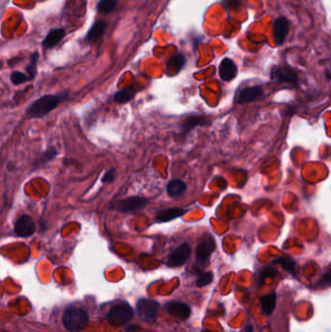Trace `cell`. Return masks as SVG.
Wrapping results in <instances>:
<instances>
[{
	"instance_id": "cell-7",
	"label": "cell",
	"mask_w": 331,
	"mask_h": 332,
	"mask_svg": "<svg viewBox=\"0 0 331 332\" xmlns=\"http://www.w3.org/2000/svg\"><path fill=\"white\" fill-rule=\"evenodd\" d=\"M271 79L276 83H287L292 85H296L298 83L296 72L287 65L273 67L271 70Z\"/></svg>"
},
{
	"instance_id": "cell-21",
	"label": "cell",
	"mask_w": 331,
	"mask_h": 332,
	"mask_svg": "<svg viewBox=\"0 0 331 332\" xmlns=\"http://www.w3.org/2000/svg\"><path fill=\"white\" fill-rule=\"evenodd\" d=\"M277 296L275 292H272L271 294L264 295L260 299V305L261 310L265 315H271L276 306Z\"/></svg>"
},
{
	"instance_id": "cell-28",
	"label": "cell",
	"mask_w": 331,
	"mask_h": 332,
	"mask_svg": "<svg viewBox=\"0 0 331 332\" xmlns=\"http://www.w3.org/2000/svg\"><path fill=\"white\" fill-rule=\"evenodd\" d=\"M331 285V271H328L326 273H324L320 281L316 284V288H325L327 286Z\"/></svg>"
},
{
	"instance_id": "cell-16",
	"label": "cell",
	"mask_w": 331,
	"mask_h": 332,
	"mask_svg": "<svg viewBox=\"0 0 331 332\" xmlns=\"http://www.w3.org/2000/svg\"><path fill=\"white\" fill-rule=\"evenodd\" d=\"M208 124V119L204 116H191L187 118L181 125L182 135H186L187 133L195 128L196 126H204Z\"/></svg>"
},
{
	"instance_id": "cell-18",
	"label": "cell",
	"mask_w": 331,
	"mask_h": 332,
	"mask_svg": "<svg viewBox=\"0 0 331 332\" xmlns=\"http://www.w3.org/2000/svg\"><path fill=\"white\" fill-rule=\"evenodd\" d=\"M186 189H187V184L179 179L171 180L166 187V191L170 197H176L183 194L186 191Z\"/></svg>"
},
{
	"instance_id": "cell-8",
	"label": "cell",
	"mask_w": 331,
	"mask_h": 332,
	"mask_svg": "<svg viewBox=\"0 0 331 332\" xmlns=\"http://www.w3.org/2000/svg\"><path fill=\"white\" fill-rule=\"evenodd\" d=\"M14 231L19 237L27 238L32 236L36 231V224L34 219L28 215H22L15 222Z\"/></svg>"
},
{
	"instance_id": "cell-30",
	"label": "cell",
	"mask_w": 331,
	"mask_h": 332,
	"mask_svg": "<svg viewBox=\"0 0 331 332\" xmlns=\"http://www.w3.org/2000/svg\"><path fill=\"white\" fill-rule=\"evenodd\" d=\"M275 275V270L272 269L271 267H267L262 270L261 272V278L264 279L265 277H273Z\"/></svg>"
},
{
	"instance_id": "cell-13",
	"label": "cell",
	"mask_w": 331,
	"mask_h": 332,
	"mask_svg": "<svg viewBox=\"0 0 331 332\" xmlns=\"http://www.w3.org/2000/svg\"><path fill=\"white\" fill-rule=\"evenodd\" d=\"M237 71H238L237 67L232 59L225 57L221 60L220 68H219V73H220V77L223 81L229 82L233 80L237 75Z\"/></svg>"
},
{
	"instance_id": "cell-29",
	"label": "cell",
	"mask_w": 331,
	"mask_h": 332,
	"mask_svg": "<svg viewBox=\"0 0 331 332\" xmlns=\"http://www.w3.org/2000/svg\"><path fill=\"white\" fill-rule=\"evenodd\" d=\"M115 178H116L115 168H112L104 174V176L102 177V182L103 183H112L115 180Z\"/></svg>"
},
{
	"instance_id": "cell-20",
	"label": "cell",
	"mask_w": 331,
	"mask_h": 332,
	"mask_svg": "<svg viewBox=\"0 0 331 332\" xmlns=\"http://www.w3.org/2000/svg\"><path fill=\"white\" fill-rule=\"evenodd\" d=\"M136 92H137V89H135L134 85H130L124 89L117 91L114 94V101H116L117 103H120V104L127 103L135 96Z\"/></svg>"
},
{
	"instance_id": "cell-27",
	"label": "cell",
	"mask_w": 331,
	"mask_h": 332,
	"mask_svg": "<svg viewBox=\"0 0 331 332\" xmlns=\"http://www.w3.org/2000/svg\"><path fill=\"white\" fill-rule=\"evenodd\" d=\"M56 155H57V151H56V149H55V147H52V148L48 149V150L45 152L44 155L40 157V159H39L38 161H39L40 163H43V164H45L46 162H49L50 160L54 159L55 156H56Z\"/></svg>"
},
{
	"instance_id": "cell-26",
	"label": "cell",
	"mask_w": 331,
	"mask_h": 332,
	"mask_svg": "<svg viewBox=\"0 0 331 332\" xmlns=\"http://www.w3.org/2000/svg\"><path fill=\"white\" fill-rule=\"evenodd\" d=\"M213 279H214V277H213L212 272H202L197 278L196 285L199 288L208 286L213 282Z\"/></svg>"
},
{
	"instance_id": "cell-15",
	"label": "cell",
	"mask_w": 331,
	"mask_h": 332,
	"mask_svg": "<svg viewBox=\"0 0 331 332\" xmlns=\"http://www.w3.org/2000/svg\"><path fill=\"white\" fill-rule=\"evenodd\" d=\"M107 27V23L103 21H97L93 23V25L88 30V34L86 36V40L89 44L96 43L103 37Z\"/></svg>"
},
{
	"instance_id": "cell-9",
	"label": "cell",
	"mask_w": 331,
	"mask_h": 332,
	"mask_svg": "<svg viewBox=\"0 0 331 332\" xmlns=\"http://www.w3.org/2000/svg\"><path fill=\"white\" fill-rule=\"evenodd\" d=\"M190 253H191V248L189 244L183 243L170 254L168 257L167 264L170 267L184 265L188 260Z\"/></svg>"
},
{
	"instance_id": "cell-11",
	"label": "cell",
	"mask_w": 331,
	"mask_h": 332,
	"mask_svg": "<svg viewBox=\"0 0 331 332\" xmlns=\"http://www.w3.org/2000/svg\"><path fill=\"white\" fill-rule=\"evenodd\" d=\"M289 31V22L285 17H279L273 23V34L276 46H282L285 43Z\"/></svg>"
},
{
	"instance_id": "cell-25",
	"label": "cell",
	"mask_w": 331,
	"mask_h": 332,
	"mask_svg": "<svg viewBox=\"0 0 331 332\" xmlns=\"http://www.w3.org/2000/svg\"><path fill=\"white\" fill-rule=\"evenodd\" d=\"M10 80H11L12 83L16 86H19V85H22L23 83L27 82V81H30V79L28 77V75L22 73L21 71H14L10 76Z\"/></svg>"
},
{
	"instance_id": "cell-19",
	"label": "cell",
	"mask_w": 331,
	"mask_h": 332,
	"mask_svg": "<svg viewBox=\"0 0 331 332\" xmlns=\"http://www.w3.org/2000/svg\"><path fill=\"white\" fill-rule=\"evenodd\" d=\"M186 64V57L183 54H176L172 55L167 62V70L171 72L172 75L179 73Z\"/></svg>"
},
{
	"instance_id": "cell-12",
	"label": "cell",
	"mask_w": 331,
	"mask_h": 332,
	"mask_svg": "<svg viewBox=\"0 0 331 332\" xmlns=\"http://www.w3.org/2000/svg\"><path fill=\"white\" fill-rule=\"evenodd\" d=\"M165 308L169 314L181 320H187L191 312L189 306L187 304L182 302H175V301L167 303Z\"/></svg>"
},
{
	"instance_id": "cell-31",
	"label": "cell",
	"mask_w": 331,
	"mask_h": 332,
	"mask_svg": "<svg viewBox=\"0 0 331 332\" xmlns=\"http://www.w3.org/2000/svg\"><path fill=\"white\" fill-rule=\"evenodd\" d=\"M254 331V329H253V327L251 326V325H248L246 328H245V332H253Z\"/></svg>"
},
{
	"instance_id": "cell-6",
	"label": "cell",
	"mask_w": 331,
	"mask_h": 332,
	"mask_svg": "<svg viewBox=\"0 0 331 332\" xmlns=\"http://www.w3.org/2000/svg\"><path fill=\"white\" fill-rule=\"evenodd\" d=\"M148 204V200L140 196H129L125 200L118 201L114 208L120 213H130V212H136V211L143 209Z\"/></svg>"
},
{
	"instance_id": "cell-32",
	"label": "cell",
	"mask_w": 331,
	"mask_h": 332,
	"mask_svg": "<svg viewBox=\"0 0 331 332\" xmlns=\"http://www.w3.org/2000/svg\"><path fill=\"white\" fill-rule=\"evenodd\" d=\"M203 332H213V331H210V330H204Z\"/></svg>"
},
{
	"instance_id": "cell-4",
	"label": "cell",
	"mask_w": 331,
	"mask_h": 332,
	"mask_svg": "<svg viewBox=\"0 0 331 332\" xmlns=\"http://www.w3.org/2000/svg\"><path fill=\"white\" fill-rule=\"evenodd\" d=\"M216 250V240L210 233L204 234L196 248L195 259L199 265H206L209 261L210 256Z\"/></svg>"
},
{
	"instance_id": "cell-5",
	"label": "cell",
	"mask_w": 331,
	"mask_h": 332,
	"mask_svg": "<svg viewBox=\"0 0 331 332\" xmlns=\"http://www.w3.org/2000/svg\"><path fill=\"white\" fill-rule=\"evenodd\" d=\"M158 303L152 299H139L136 305L138 316L146 321H154L158 311Z\"/></svg>"
},
{
	"instance_id": "cell-3",
	"label": "cell",
	"mask_w": 331,
	"mask_h": 332,
	"mask_svg": "<svg viewBox=\"0 0 331 332\" xmlns=\"http://www.w3.org/2000/svg\"><path fill=\"white\" fill-rule=\"evenodd\" d=\"M133 308L126 302H119L111 308L106 315V320L113 326H122L133 318Z\"/></svg>"
},
{
	"instance_id": "cell-22",
	"label": "cell",
	"mask_w": 331,
	"mask_h": 332,
	"mask_svg": "<svg viewBox=\"0 0 331 332\" xmlns=\"http://www.w3.org/2000/svg\"><path fill=\"white\" fill-rule=\"evenodd\" d=\"M117 0H100L97 3V11L102 14H110L116 9Z\"/></svg>"
},
{
	"instance_id": "cell-23",
	"label": "cell",
	"mask_w": 331,
	"mask_h": 332,
	"mask_svg": "<svg viewBox=\"0 0 331 332\" xmlns=\"http://www.w3.org/2000/svg\"><path fill=\"white\" fill-rule=\"evenodd\" d=\"M39 59V54L37 52H34L30 55V62L26 67V72L28 74V77L30 81H32L34 78L36 77L37 74V61Z\"/></svg>"
},
{
	"instance_id": "cell-17",
	"label": "cell",
	"mask_w": 331,
	"mask_h": 332,
	"mask_svg": "<svg viewBox=\"0 0 331 332\" xmlns=\"http://www.w3.org/2000/svg\"><path fill=\"white\" fill-rule=\"evenodd\" d=\"M64 36H65L64 28L52 29L45 37L44 41L42 42V46L47 49H52L58 44L63 39Z\"/></svg>"
},
{
	"instance_id": "cell-1",
	"label": "cell",
	"mask_w": 331,
	"mask_h": 332,
	"mask_svg": "<svg viewBox=\"0 0 331 332\" xmlns=\"http://www.w3.org/2000/svg\"><path fill=\"white\" fill-rule=\"evenodd\" d=\"M69 96L68 91L60 92L58 94H47L35 100L27 108L26 114L31 118H42L45 115L55 109L61 101L67 99Z\"/></svg>"
},
{
	"instance_id": "cell-10",
	"label": "cell",
	"mask_w": 331,
	"mask_h": 332,
	"mask_svg": "<svg viewBox=\"0 0 331 332\" xmlns=\"http://www.w3.org/2000/svg\"><path fill=\"white\" fill-rule=\"evenodd\" d=\"M262 94H263V89L260 86L247 87V88L240 89L236 93L235 102L237 104H246V103L258 99L260 96H262Z\"/></svg>"
},
{
	"instance_id": "cell-24",
	"label": "cell",
	"mask_w": 331,
	"mask_h": 332,
	"mask_svg": "<svg viewBox=\"0 0 331 332\" xmlns=\"http://www.w3.org/2000/svg\"><path fill=\"white\" fill-rule=\"evenodd\" d=\"M276 262L280 263L281 265L283 266V268L285 270H287V272L291 273L292 275H295V273H296V264H295V262L292 259L281 257V258L277 259Z\"/></svg>"
},
{
	"instance_id": "cell-2",
	"label": "cell",
	"mask_w": 331,
	"mask_h": 332,
	"mask_svg": "<svg viewBox=\"0 0 331 332\" xmlns=\"http://www.w3.org/2000/svg\"><path fill=\"white\" fill-rule=\"evenodd\" d=\"M62 321L69 331H81L88 325V313L82 308L69 307L63 314Z\"/></svg>"
},
{
	"instance_id": "cell-14",
	"label": "cell",
	"mask_w": 331,
	"mask_h": 332,
	"mask_svg": "<svg viewBox=\"0 0 331 332\" xmlns=\"http://www.w3.org/2000/svg\"><path fill=\"white\" fill-rule=\"evenodd\" d=\"M187 213V211L183 208H168L164 210L158 211L155 214V221L156 222H167V221H173L179 217L184 216Z\"/></svg>"
}]
</instances>
